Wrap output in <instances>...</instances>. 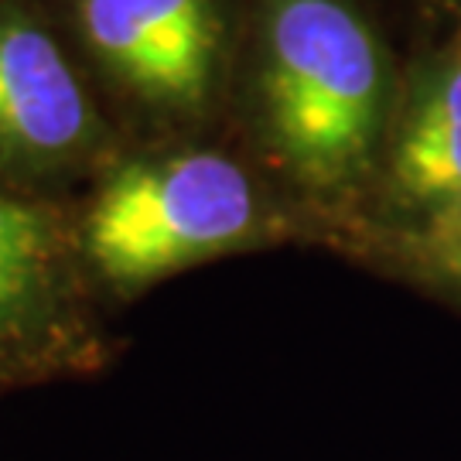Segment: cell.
I'll return each mask as SVG.
<instances>
[{
	"label": "cell",
	"mask_w": 461,
	"mask_h": 461,
	"mask_svg": "<svg viewBox=\"0 0 461 461\" xmlns=\"http://www.w3.org/2000/svg\"><path fill=\"white\" fill-rule=\"evenodd\" d=\"M257 106L280 167L321 202L376 171L393 79L356 0H260Z\"/></svg>",
	"instance_id": "obj_1"
},
{
	"label": "cell",
	"mask_w": 461,
	"mask_h": 461,
	"mask_svg": "<svg viewBox=\"0 0 461 461\" xmlns=\"http://www.w3.org/2000/svg\"><path fill=\"white\" fill-rule=\"evenodd\" d=\"M274 222L247 167L182 148L116 165L76 232L99 294L137 297L188 267L274 240Z\"/></svg>",
	"instance_id": "obj_2"
},
{
	"label": "cell",
	"mask_w": 461,
	"mask_h": 461,
	"mask_svg": "<svg viewBox=\"0 0 461 461\" xmlns=\"http://www.w3.org/2000/svg\"><path fill=\"white\" fill-rule=\"evenodd\" d=\"M79 232L0 188V393L89 376L110 359Z\"/></svg>",
	"instance_id": "obj_3"
},
{
	"label": "cell",
	"mask_w": 461,
	"mask_h": 461,
	"mask_svg": "<svg viewBox=\"0 0 461 461\" xmlns=\"http://www.w3.org/2000/svg\"><path fill=\"white\" fill-rule=\"evenodd\" d=\"M106 144L96 103L28 0H0V188L79 175Z\"/></svg>",
	"instance_id": "obj_4"
},
{
	"label": "cell",
	"mask_w": 461,
	"mask_h": 461,
	"mask_svg": "<svg viewBox=\"0 0 461 461\" xmlns=\"http://www.w3.org/2000/svg\"><path fill=\"white\" fill-rule=\"evenodd\" d=\"M79 34L123 93L161 116L209 110L226 59V0H76Z\"/></svg>",
	"instance_id": "obj_5"
},
{
	"label": "cell",
	"mask_w": 461,
	"mask_h": 461,
	"mask_svg": "<svg viewBox=\"0 0 461 461\" xmlns=\"http://www.w3.org/2000/svg\"><path fill=\"white\" fill-rule=\"evenodd\" d=\"M461 195V32L428 68L390 150V202L407 222Z\"/></svg>",
	"instance_id": "obj_6"
},
{
	"label": "cell",
	"mask_w": 461,
	"mask_h": 461,
	"mask_svg": "<svg viewBox=\"0 0 461 461\" xmlns=\"http://www.w3.org/2000/svg\"><path fill=\"white\" fill-rule=\"evenodd\" d=\"M396 257L413 280L461 301V195L407 222L396 240Z\"/></svg>",
	"instance_id": "obj_7"
},
{
	"label": "cell",
	"mask_w": 461,
	"mask_h": 461,
	"mask_svg": "<svg viewBox=\"0 0 461 461\" xmlns=\"http://www.w3.org/2000/svg\"><path fill=\"white\" fill-rule=\"evenodd\" d=\"M458 4H461V0H458Z\"/></svg>",
	"instance_id": "obj_8"
}]
</instances>
